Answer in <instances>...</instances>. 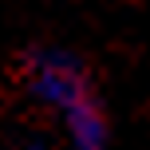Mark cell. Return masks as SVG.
Wrapping results in <instances>:
<instances>
[{
  "mask_svg": "<svg viewBox=\"0 0 150 150\" xmlns=\"http://www.w3.org/2000/svg\"><path fill=\"white\" fill-rule=\"evenodd\" d=\"M24 87L67 130L71 150H111V122L95 99L83 59L67 47L36 44L24 52Z\"/></svg>",
  "mask_w": 150,
  "mask_h": 150,
  "instance_id": "6da1fadb",
  "label": "cell"
},
{
  "mask_svg": "<svg viewBox=\"0 0 150 150\" xmlns=\"http://www.w3.org/2000/svg\"><path fill=\"white\" fill-rule=\"evenodd\" d=\"M16 150H52V146H47L44 138H28V142H20Z\"/></svg>",
  "mask_w": 150,
  "mask_h": 150,
  "instance_id": "7a4b0ae2",
  "label": "cell"
}]
</instances>
